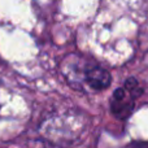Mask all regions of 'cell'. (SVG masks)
<instances>
[{
  "instance_id": "cell-2",
  "label": "cell",
  "mask_w": 148,
  "mask_h": 148,
  "mask_svg": "<svg viewBox=\"0 0 148 148\" xmlns=\"http://www.w3.org/2000/svg\"><path fill=\"white\" fill-rule=\"evenodd\" d=\"M143 92L138 81L134 77L126 79L123 87L117 88L110 99V112L118 120H126L133 113L135 100Z\"/></svg>"
},
{
  "instance_id": "cell-1",
  "label": "cell",
  "mask_w": 148,
  "mask_h": 148,
  "mask_svg": "<svg viewBox=\"0 0 148 148\" xmlns=\"http://www.w3.org/2000/svg\"><path fill=\"white\" fill-rule=\"evenodd\" d=\"M62 73L68 83L73 88L81 90V86L86 84L92 91H103L108 88L112 82V77L108 70L100 65L87 64L86 59L72 53L62 62Z\"/></svg>"
}]
</instances>
